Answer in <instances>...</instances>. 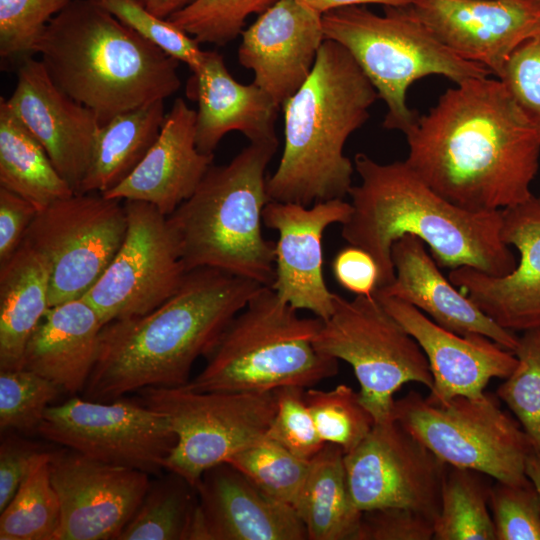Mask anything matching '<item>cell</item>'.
I'll return each mask as SVG.
<instances>
[{
    "mask_svg": "<svg viewBox=\"0 0 540 540\" xmlns=\"http://www.w3.org/2000/svg\"><path fill=\"white\" fill-rule=\"evenodd\" d=\"M404 134L408 166L460 208L497 211L533 196L540 128L499 78L448 88Z\"/></svg>",
    "mask_w": 540,
    "mask_h": 540,
    "instance_id": "cell-1",
    "label": "cell"
},
{
    "mask_svg": "<svg viewBox=\"0 0 540 540\" xmlns=\"http://www.w3.org/2000/svg\"><path fill=\"white\" fill-rule=\"evenodd\" d=\"M263 287L216 268L188 271L179 290L156 309L103 326L84 398L113 401L147 387L187 385L194 362L207 356Z\"/></svg>",
    "mask_w": 540,
    "mask_h": 540,
    "instance_id": "cell-2",
    "label": "cell"
},
{
    "mask_svg": "<svg viewBox=\"0 0 540 540\" xmlns=\"http://www.w3.org/2000/svg\"><path fill=\"white\" fill-rule=\"evenodd\" d=\"M354 167L361 183L349 190L353 210L342 224L341 235L374 258L378 288L394 280L392 246L405 235L429 246L439 267L468 266L496 277L516 267V258L501 237V210L473 212L458 207L429 187L405 161L382 164L357 153Z\"/></svg>",
    "mask_w": 540,
    "mask_h": 540,
    "instance_id": "cell-3",
    "label": "cell"
},
{
    "mask_svg": "<svg viewBox=\"0 0 540 540\" xmlns=\"http://www.w3.org/2000/svg\"><path fill=\"white\" fill-rule=\"evenodd\" d=\"M53 82L101 125L165 100L181 85L179 61L122 23L98 0H72L35 49Z\"/></svg>",
    "mask_w": 540,
    "mask_h": 540,
    "instance_id": "cell-4",
    "label": "cell"
},
{
    "mask_svg": "<svg viewBox=\"0 0 540 540\" xmlns=\"http://www.w3.org/2000/svg\"><path fill=\"white\" fill-rule=\"evenodd\" d=\"M378 98L349 51L324 40L308 79L282 105L284 148L267 178L270 200L311 206L343 199L355 170L344 154L345 143Z\"/></svg>",
    "mask_w": 540,
    "mask_h": 540,
    "instance_id": "cell-5",
    "label": "cell"
},
{
    "mask_svg": "<svg viewBox=\"0 0 540 540\" xmlns=\"http://www.w3.org/2000/svg\"><path fill=\"white\" fill-rule=\"evenodd\" d=\"M279 143H250L229 163L212 165L168 222L187 271L209 267L271 287L276 243L262 233L271 201L266 169Z\"/></svg>",
    "mask_w": 540,
    "mask_h": 540,
    "instance_id": "cell-6",
    "label": "cell"
},
{
    "mask_svg": "<svg viewBox=\"0 0 540 540\" xmlns=\"http://www.w3.org/2000/svg\"><path fill=\"white\" fill-rule=\"evenodd\" d=\"M323 320L301 317L271 287H263L227 325L202 371L185 386L196 391L261 392L304 388L334 377L338 360L313 340Z\"/></svg>",
    "mask_w": 540,
    "mask_h": 540,
    "instance_id": "cell-7",
    "label": "cell"
},
{
    "mask_svg": "<svg viewBox=\"0 0 540 540\" xmlns=\"http://www.w3.org/2000/svg\"><path fill=\"white\" fill-rule=\"evenodd\" d=\"M379 15L365 5L322 15L325 40L344 46L387 106L386 129L403 133L417 118L407 91L418 79L441 75L460 83L492 75L483 65L461 58L442 44L406 6H383Z\"/></svg>",
    "mask_w": 540,
    "mask_h": 540,
    "instance_id": "cell-8",
    "label": "cell"
},
{
    "mask_svg": "<svg viewBox=\"0 0 540 540\" xmlns=\"http://www.w3.org/2000/svg\"><path fill=\"white\" fill-rule=\"evenodd\" d=\"M320 353L351 365L362 404L375 423L393 420L394 394L406 383L429 390L433 377L417 341L375 295L348 300L334 293V309L314 337Z\"/></svg>",
    "mask_w": 540,
    "mask_h": 540,
    "instance_id": "cell-9",
    "label": "cell"
},
{
    "mask_svg": "<svg viewBox=\"0 0 540 540\" xmlns=\"http://www.w3.org/2000/svg\"><path fill=\"white\" fill-rule=\"evenodd\" d=\"M393 418L448 465L501 482L527 479L525 462L534 449L490 394L433 403L411 391L395 400Z\"/></svg>",
    "mask_w": 540,
    "mask_h": 540,
    "instance_id": "cell-10",
    "label": "cell"
},
{
    "mask_svg": "<svg viewBox=\"0 0 540 540\" xmlns=\"http://www.w3.org/2000/svg\"><path fill=\"white\" fill-rule=\"evenodd\" d=\"M139 402L163 413L177 436L165 469L192 486L209 468L266 435L275 416V390L196 391L187 386L147 387Z\"/></svg>",
    "mask_w": 540,
    "mask_h": 540,
    "instance_id": "cell-11",
    "label": "cell"
},
{
    "mask_svg": "<svg viewBox=\"0 0 540 540\" xmlns=\"http://www.w3.org/2000/svg\"><path fill=\"white\" fill-rule=\"evenodd\" d=\"M121 200L75 193L38 211L24 241L50 267V307L83 297L104 273L127 231Z\"/></svg>",
    "mask_w": 540,
    "mask_h": 540,
    "instance_id": "cell-12",
    "label": "cell"
},
{
    "mask_svg": "<svg viewBox=\"0 0 540 540\" xmlns=\"http://www.w3.org/2000/svg\"><path fill=\"white\" fill-rule=\"evenodd\" d=\"M37 433L87 457L160 475L177 443L168 418L139 401L74 397L49 406Z\"/></svg>",
    "mask_w": 540,
    "mask_h": 540,
    "instance_id": "cell-13",
    "label": "cell"
},
{
    "mask_svg": "<svg viewBox=\"0 0 540 540\" xmlns=\"http://www.w3.org/2000/svg\"><path fill=\"white\" fill-rule=\"evenodd\" d=\"M124 206L125 238L83 296L104 325L156 309L179 290L188 272L167 216L146 202L124 200Z\"/></svg>",
    "mask_w": 540,
    "mask_h": 540,
    "instance_id": "cell-14",
    "label": "cell"
},
{
    "mask_svg": "<svg viewBox=\"0 0 540 540\" xmlns=\"http://www.w3.org/2000/svg\"><path fill=\"white\" fill-rule=\"evenodd\" d=\"M344 461L350 494L361 512L405 507L436 518L448 464L396 420L375 423Z\"/></svg>",
    "mask_w": 540,
    "mask_h": 540,
    "instance_id": "cell-15",
    "label": "cell"
},
{
    "mask_svg": "<svg viewBox=\"0 0 540 540\" xmlns=\"http://www.w3.org/2000/svg\"><path fill=\"white\" fill-rule=\"evenodd\" d=\"M50 475L61 507L55 540H118L151 484L145 472L69 448L51 451Z\"/></svg>",
    "mask_w": 540,
    "mask_h": 540,
    "instance_id": "cell-16",
    "label": "cell"
},
{
    "mask_svg": "<svg viewBox=\"0 0 540 540\" xmlns=\"http://www.w3.org/2000/svg\"><path fill=\"white\" fill-rule=\"evenodd\" d=\"M406 8L452 52L496 78L516 48L540 35L535 0H412Z\"/></svg>",
    "mask_w": 540,
    "mask_h": 540,
    "instance_id": "cell-17",
    "label": "cell"
},
{
    "mask_svg": "<svg viewBox=\"0 0 540 540\" xmlns=\"http://www.w3.org/2000/svg\"><path fill=\"white\" fill-rule=\"evenodd\" d=\"M353 208L343 199L311 206L269 201L263 223L278 232L275 249V279L271 288L297 310L311 311L326 320L334 309V293L323 276L322 237L332 224H344Z\"/></svg>",
    "mask_w": 540,
    "mask_h": 540,
    "instance_id": "cell-18",
    "label": "cell"
},
{
    "mask_svg": "<svg viewBox=\"0 0 540 540\" xmlns=\"http://www.w3.org/2000/svg\"><path fill=\"white\" fill-rule=\"evenodd\" d=\"M6 101L79 193L101 127L96 113L63 92L33 56L19 61L16 87Z\"/></svg>",
    "mask_w": 540,
    "mask_h": 540,
    "instance_id": "cell-19",
    "label": "cell"
},
{
    "mask_svg": "<svg viewBox=\"0 0 540 540\" xmlns=\"http://www.w3.org/2000/svg\"><path fill=\"white\" fill-rule=\"evenodd\" d=\"M501 212L502 240L520 256L514 270L496 277L461 266L448 279L502 328L540 329V201L532 196Z\"/></svg>",
    "mask_w": 540,
    "mask_h": 540,
    "instance_id": "cell-20",
    "label": "cell"
},
{
    "mask_svg": "<svg viewBox=\"0 0 540 540\" xmlns=\"http://www.w3.org/2000/svg\"><path fill=\"white\" fill-rule=\"evenodd\" d=\"M381 305L417 341L433 377L426 397L445 403L456 396L479 397L492 378H507L517 365L515 354L476 333L458 334L395 297L374 293Z\"/></svg>",
    "mask_w": 540,
    "mask_h": 540,
    "instance_id": "cell-21",
    "label": "cell"
},
{
    "mask_svg": "<svg viewBox=\"0 0 540 540\" xmlns=\"http://www.w3.org/2000/svg\"><path fill=\"white\" fill-rule=\"evenodd\" d=\"M241 36L240 64L280 107L308 79L325 40L322 14L296 0H277Z\"/></svg>",
    "mask_w": 540,
    "mask_h": 540,
    "instance_id": "cell-22",
    "label": "cell"
},
{
    "mask_svg": "<svg viewBox=\"0 0 540 540\" xmlns=\"http://www.w3.org/2000/svg\"><path fill=\"white\" fill-rule=\"evenodd\" d=\"M191 540H305L295 509L262 492L227 462L206 470L195 486Z\"/></svg>",
    "mask_w": 540,
    "mask_h": 540,
    "instance_id": "cell-23",
    "label": "cell"
},
{
    "mask_svg": "<svg viewBox=\"0 0 540 540\" xmlns=\"http://www.w3.org/2000/svg\"><path fill=\"white\" fill-rule=\"evenodd\" d=\"M196 111L177 98L166 114L160 133L145 157L119 185L103 195L146 202L171 215L189 199L214 155L200 152L195 141Z\"/></svg>",
    "mask_w": 540,
    "mask_h": 540,
    "instance_id": "cell-24",
    "label": "cell"
},
{
    "mask_svg": "<svg viewBox=\"0 0 540 540\" xmlns=\"http://www.w3.org/2000/svg\"><path fill=\"white\" fill-rule=\"evenodd\" d=\"M192 72L187 95L198 103L195 141L200 152L213 155L232 131L241 132L250 143H279L275 122L281 107L254 82L236 81L220 53L205 51Z\"/></svg>",
    "mask_w": 540,
    "mask_h": 540,
    "instance_id": "cell-25",
    "label": "cell"
},
{
    "mask_svg": "<svg viewBox=\"0 0 540 540\" xmlns=\"http://www.w3.org/2000/svg\"><path fill=\"white\" fill-rule=\"evenodd\" d=\"M395 278L375 292L407 302L438 325L458 334L484 335L514 352L519 336L502 328L440 271L425 243L405 235L392 246Z\"/></svg>",
    "mask_w": 540,
    "mask_h": 540,
    "instance_id": "cell-26",
    "label": "cell"
},
{
    "mask_svg": "<svg viewBox=\"0 0 540 540\" xmlns=\"http://www.w3.org/2000/svg\"><path fill=\"white\" fill-rule=\"evenodd\" d=\"M103 326L84 297L50 307L26 345L23 368L61 391L83 392L98 358Z\"/></svg>",
    "mask_w": 540,
    "mask_h": 540,
    "instance_id": "cell-27",
    "label": "cell"
},
{
    "mask_svg": "<svg viewBox=\"0 0 540 540\" xmlns=\"http://www.w3.org/2000/svg\"><path fill=\"white\" fill-rule=\"evenodd\" d=\"M50 267L23 240L0 264V370L23 368L26 345L50 308Z\"/></svg>",
    "mask_w": 540,
    "mask_h": 540,
    "instance_id": "cell-28",
    "label": "cell"
},
{
    "mask_svg": "<svg viewBox=\"0 0 540 540\" xmlns=\"http://www.w3.org/2000/svg\"><path fill=\"white\" fill-rule=\"evenodd\" d=\"M344 456L339 446L326 443L310 460L294 505L310 540H355L362 512L350 494Z\"/></svg>",
    "mask_w": 540,
    "mask_h": 540,
    "instance_id": "cell-29",
    "label": "cell"
},
{
    "mask_svg": "<svg viewBox=\"0 0 540 540\" xmlns=\"http://www.w3.org/2000/svg\"><path fill=\"white\" fill-rule=\"evenodd\" d=\"M164 100L123 112L101 125L79 193L104 194L126 179L156 141Z\"/></svg>",
    "mask_w": 540,
    "mask_h": 540,
    "instance_id": "cell-30",
    "label": "cell"
},
{
    "mask_svg": "<svg viewBox=\"0 0 540 540\" xmlns=\"http://www.w3.org/2000/svg\"><path fill=\"white\" fill-rule=\"evenodd\" d=\"M0 187L29 201L38 211L75 194L40 142L0 99Z\"/></svg>",
    "mask_w": 540,
    "mask_h": 540,
    "instance_id": "cell-31",
    "label": "cell"
},
{
    "mask_svg": "<svg viewBox=\"0 0 540 540\" xmlns=\"http://www.w3.org/2000/svg\"><path fill=\"white\" fill-rule=\"evenodd\" d=\"M480 472L448 465L439 512L434 519L435 540H496L489 511V489Z\"/></svg>",
    "mask_w": 540,
    "mask_h": 540,
    "instance_id": "cell-32",
    "label": "cell"
},
{
    "mask_svg": "<svg viewBox=\"0 0 540 540\" xmlns=\"http://www.w3.org/2000/svg\"><path fill=\"white\" fill-rule=\"evenodd\" d=\"M197 507L196 488L170 472L151 482L118 540H191Z\"/></svg>",
    "mask_w": 540,
    "mask_h": 540,
    "instance_id": "cell-33",
    "label": "cell"
},
{
    "mask_svg": "<svg viewBox=\"0 0 540 540\" xmlns=\"http://www.w3.org/2000/svg\"><path fill=\"white\" fill-rule=\"evenodd\" d=\"M50 454H38L28 474L0 512L1 540H55L61 507L50 475Z\"/></svg>",
    "mask_w": 540,
    "mask_h": 540,
    "instance_id": "cell-34",
    "label": "cell"
},
{
    "mask_svg": "<svg viewBox=\"0 0 540 540\" xmlns=\"http://www.w3.org/2000/svg\"><path fill=\"white\" fill-rule=\"evenodd\" d=\"M230 463L270 498L294 508L310 461L264 436L229 457Z\"/></svg>",
    "mask_w": 540,
    "mask_h": 540,
    "instance_id": "cell-35",
    "label": "cell"
},
{
    "mask_svg": "<svg viewBox=\"0 0 540 540\" xmlns=\"http://www.w3.org/2000/svg\"><path fill=\"white\" fill-rule=\"evenodd\" d=\"M304 398L321 439L339 446L345 454L356 448L375 424L359 393L347 385L331 390L309 387Z\"/></svg>",
    "mask_w": 540,
    "mask_h": 540,
    "instance_id": "cell-36",
    "label": "cell"
},
{
    "mask_svg": "<svg viewBox=\"0 0 540 540\" xmlns=\"http://www.w3.org/2000/svg\"><path fill=\"white\" fill-rule=\"evenodd\" d=\"M515 369L497 396L516 416L533 449L540 453V329L523 332L513 352Z\"/></svg>",
    "mask_w": 540,
    "mask_h": 540,
    "instance_id": "cell-37",
    "label": "cell"
},
{
    "mask_svg": "<svg viewBox=\"0 0 540 540\" xmlns=\"http://www.w3.org/2000/svg\"><path fill=\"white\" fill-rule=\"evenodd\" d=\"M277 0H195L168 20L199 44L224 46L241 35L246 19L261 14Z\"/></svg>",
    "mask_w": 540,
    "mask_h": 540,
    "instance_id": "cell-38",
    "label": "cell"
},
{
    "mask_svg": "<svg viewBox=\"0 0 540 540\" xmlns=\"http://www.w3.org/2000/svg\"><path fill=\"white\" fill-rule=\"evenodd\" d=\"M61 389L26 368L0 370V429L37 432Z\"/></svg>",
    "mask_w": 540,
    "mask_h": 540,
    "instance_id": "cell-39",
    "label": "cell"
},
{
    "mask_svg": "<svg viewBox=\"0 0 540 540\" xmlns=\"http://www.w3.org/2000/svg\"><path fill=\"white\" fill-rule=\"evenodd\" d=\"M72 0H0V56H33L47 25Z\"/></svg>",
    "mask_w": 540,
    "mask_h": 540,
    "instance_id": "cell-40",
    "label": "cell"
},
{
    "mask_svg": "<svg viewBox=\"0 0 540 540\" xmlns=\"http://www.w3.org/2000/svg\"><path fill=\"white\" fill-rule=\"evenodd\" d=\"M100 4L122 23L132 28L144 39L169 56L196 70L202 63L205 51L188 33L168 19L149 12L140 0H98Z\"/></svg>",
    "mask_w": 540,
    "mask_h": 540,
    "instance_id": "cell-41",
    "label": "cell"
},
{
    "mask_svg": "<svg viewBox=\"0 0 540 540\" xmlns=\"http://www.w3.org/2000/svg\"><path fill=\"white\" fill-rule=\"evenodd\" d=\"M489 507L496 540H540V498L528 478L496 481L489 489Z\"/></svg>",
    "mask_w": 540,
    "mask_h": 540,
    "instance_id": "cell-42",
    "label": "cell"
},
{
    "mask_svg": "<svg viewBox=\"0 0 540 540\" xmlns=\"http://www.w3.org/2000/svg\"><path fill=\"white\" fill-rule=\"evenodd\" d=\"M305 389L289 385L275 390L277 409L265 436L310 461L326 443L305 402Z\"/></svg>",
    "mask_w": 540,
    "mask_h": 540,
    "instance_id": "cell-43",
    "label": "cell"
},
{
    "mask_svg": "<svg viewBox=\"0 0 540 540\" xmlns=\"http://www.w3.org/2000/svg\"><path fill=\"white\" fill-rule=\"evenodd\" d=\"M499 79L540 128V35L525 41L513 51Z\"/></svg>",
    "mask_w": 540,
    "mask_h": 540,
    "instance_id": "cell-44",
    "label": "cell"
},
{
    "mask_svg": "<svg viewBox=\"0 0 540 540\" xmlns=\"http://www.w3.org/2000/svg\"><path fill=\"white\" fill-rule=\"evenodd\" d=\"M434 520L405 507H384L362 512L355 540H430Z\"/></svg>",
    "mask_w": 540,
    "mask_h": 540,
    "instance_id": "cell-45",
    "label": "cell"
},
{
    "mask_svg": "<svg viewBox=\"0 0 540 540\" xmlns=\"http://www.w3.org/2000/svg\"><path fill=\"white\" fill-rule=\"evenodd\" d=\"M45 449L17 435L2 438L0 445V512L14 497L35 457Z\"/></svg>",
    "mask_w": 540,
    "mask_h": 540,
    "instance_id": "cell-46",
    "label": "cell"
},
{
    "mask_svg": "<svg viewBox=\"0 0 540 540\" xmlns=\"http://www.w3.org/2000/svg\"><path fill=\"white\" fill-rule=\"evenodd\" d=\"M334 278L355 295L370 296L378 288V267L366 250L349 245L341 249L331 263Z\"/></svg>",
    "mask_w": 540,
    "mask_h": 540,
    "instance_id": "cell-47",
    "label": "cell"
},
{
    "mask_svg": "<svg viewBox=\"0 0 540 540\" xmlns=\"http://www.w3.org/2000/svg\"><path fill=\"white\" fill-rule=\"evenodd\" d=\"M37 213L29 201L0 187V264L19 248Z\"/></svg>",
    "mask_w": 540,
    "mask_h": 540,
    "instance_id": "cell-48",
    "label": "cell"
},
{
    "mask_svg": "<svg viewBox=\"0 0 540 540\" xmlns=\"http://www.w3.org/2000/svg\"><path fill=\"white\" fill-rule=\"evenodd\" d=\"M297 2L311 8L312 10L324 14L338 8L376 4L382 6H407L412 0H296Z\"/></svg>",
    "mask_w": 540,
    "mask_h": 540,
    "instance_id": "cell-49",
    "label": "cell"
},
{
    "mask_svg": "<svg viewBox=\"0 0 540 540\" xmlns=\"http://www.w3.org/2000/svg\"><path fill=\"white\" fill-rule=\"evenodd\" d=\"M195 0H145L146 9L157 17L168 19L172 14L187 7Z\"/></svg>",
    "mask_w": 540,
    "mask_h": 540,
    "instance_id": "cell-50",
    "label": "cell"
},
{
    "mask_svg": "<svg viewBox=\"0 0 540 540\" xmlns=\"http://www.w3.org/2000/svg\"><path fill=\"white\" fill-rule=\"evenodd\" d=\"M525 474L534 485L540 498V453L532 450L525 462Z\"/></svg>",
    "mask_w": 540,
    "mask_h": 540,
    "instance_id": "cell-51",
    "label": "cell"
},
{
    "mask_svg": "<svg viewBox=\"0 0 540 540\" xmlns=\"http://www.w3.org/2000/svg\"><path fill=\"white\" fill-rule=\"evenodd\" d=\"M535 1H537V2H539V3H540V0H535Z\"/></svg>",
    "mask_w": 540,
    "mask_h": 540,
    "instance_id": "cell-52",
    "label": "cell"
},
{
    "mask_svg": "<svg viewBox=\"0 0 540 540\" xmlns=\"http://www.w3.org/2000/svg\"><path fill=\"white\" fill-rule=\"evenodd\" d=\"M140 1L144 2L145 0H140Z\"/></svg>",
    "mask_w": 540,
    "mask_h": 540,
    "instance_id": "cell-53",
    "label": "cell"
},
{
    "mask_svg": "<svg viewBox=\"0 0 540 540\" xmlns=\"http://www.w3.org/2000/svg\"><path fill=\"white\" fill-rule=\"evenodd\" d=\"M538 199H539V201H540V197H539Z\"/></svg>",
    "mask_w": 540,
    "mask_h": 540,
    "instance_id": "cell-54",
    "label": "cell"
}]
</instances>
